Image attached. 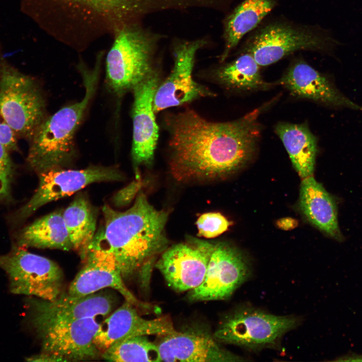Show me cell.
Instances as JSON below:
<instances>
[{
  "label": "cell",
  "mask_w": 362,
  "mask_h": 362,
  "mask_svg": "<svg viewBox=\"0 0 362 362\" xmlns=\"http://www.w3.org/2000/svg\"><path fill=\"white\" fill-rule=\"evenodd\" d=\"M299 207L317 228L337 240H342L334 200L312 176L303 178L301 182Z\"/></svg>",
  "instance_id": "cell-21"
},
{
  "label": "cell",
  "mask_w": 362,
  "mask_h": 362,
  "mask_svg": "<svg viewBox=\"0 0 362 362\" xmlns=\"http://www.w3.org/2000/svg\"><path fill=\"white\" fill-rule=\"evenodd\" d=\"M341 45L329 31L319 26L280 21L258 28L247 40L244 53L250 54L260 66H265L299 50L330 55Z\"/></svg>",
  "instance_id": "cell-5"
},
{
  "label": "cell",
  "mask_w": 362,
  "mask_h": 362,
  "mask_svg": "<svg viewBox=\"0 0 362 362\" xmlns=\"http://www.w3.org/2000/svg\"><path fill=\"white\" fill-rule=\"evenodd\" d=\"M111 361H161L157 344L146 335H139L117 342L102 352Z\"/></svg>",
  "instance_id": "cell-27"
},
{
  "label": "cell",
  "mask_w": 362,
  "mask_h": 362,
  "mask_svg": "<svg viewBox=\"0 0 362 362\" xmlns=\"http://www.w3.org/2000/svg\"><path fill=\"white\" fill-rule=\"evenodd\" d=\"M292 163L302 178L312 176L317 151V140L306 123L280 122L275 128Z\"/></svg>",
  "instance_id": "cell-22"
},
{
  "label": "cell",
  "mask_w": 362,
  "mask_h": 362,
  "mask_svg": "<svg viewBox=\"0 0 362 362\" xmlns=\"http://www.w3.org/2000/svg\"><path fill=\"white\" fill-rule=\"evenodd\" d=\"M251 273L250 263L240 250L226 242L214 243L204 279L190 290L189 298L193 301L227 299Z\"/></svg>",
  "instance_id": "cell-10"
},
{
  "label": "cell",
  "mask_w": 362,
  "mask_h": 362,
  "mask_svg": "<svg viewBox=\"0 0 362 362\" xmlns=\"http://www.w3.org/2000/svg\"><path fill=\"white\" fill-rule=\"evenodd\" d=\"M19 245L26 247L72 249L62 212L55 211L38 219L26 227L18 237Z\"/></svg>",
  "instance_id": "cell-24"
},
{
  "label": "cell",
  "mask_w": 362,
  "mask_h": 362,
  "mask_svg": "<svg viewBox=\"0 0 362 362\" xmlns=\"http://www.w3.org/2000/svg\"><path fill=\"white\" fill-rule=\"evenodd\" d=\"M38 187L30 200L19 210V220L28 218L42 206L69 196L94 183L119 181L122 173L116 168L91 166L79 170L54 169L39 174Z\"/></svg>",
  "instance_id": "cell-13"
},
{
  "label": "cell",
  "mask_w": 362,
  "mask_h": 362,
  "mask_svg": "<svg viewBox=\"0 0 362 362\" xmlns=\"http://www.w3.org/2000/svg\"><path fill=\"white\" fill-rule=\"evenodd\" d=\"M24 9L57 40L82 48L129 25L138 0H23Z\"/></svg>",
  "instance_id": "cell-3"
},
{
  "label": "cell",
  "mask_w": 362,
  "mask_h": 362,
  "mask_svg": "<svg viewBox=\"0 0 362 362\" xmlns=\"http://www.w3.org/2000/svg\"><path fill=\"white\" fill-rule=\"evenodd\" d=\"M102 210L104 228L95 234L90 246L104 248L113 255L124 280L137 272L139 277L149 276L152 262L168 247L165 227L168 213L155 209L142 192L124 212L107 205Z\"/></svg>",
  "instance_id": "cell-2"
},
{
  "label": "cell",
  "mask_w": 362,
  "mask_h": 362,
  "mask_svg": "<svg viewBox=\"0 0 362 362\" xmlns=\"http://www.w3.org/2000/svg\"><path fill=\"white\" fill-rule=\"evenodd\" d=\"M216 76L221 84L236 90H266L273 85L262 79L260 66L248 53H243L221 66L216 71Z\"/></svg>",
  "instance_id": "cell-26"
},
{
  "label": "cell",
  "mask_w": 362,
  "mask_h": 362,
  "mask_svg": "<svg viewBox=\"0 0 362 362\" xmlns=\"http://www.w3.org/2000/svg\"><path fill=\"white\" fill-rule=\"evenodd\" d=\"M84 260V266L69 287V295L82 297L110 288L118 291L126 301L134 306L147 307L127 288L113 255L108 250L90 246Z\"/></svg>",
  "instance_id": "cell-17"
},
{
  "label": "cell",
  "mask_w": 362,
  "mask_h": 362,
  "mask_svg": "<svg viewBox=\"0 0 362 362\" xmlns=\"http://www.w3.org/2000/svg\"><path fill=\"white\" fill-rule=\"evenodd\" d=\"M276 4L275 0H244L234 10L225 20L222 61L246 34L260 24Z\"/></svg>",
  "instance_id": "cell-23"
},
{
  "label": "cell",
  "mask_w": 362,
  "mask_h": 362,
  "mask_svg": "<svg viewBox=\"0 0 362 362\" xmlns=\"http://www.w3.org/2000/svg\"><path fill=\"white\" fill-rule=\"evenodd\" d=\"M72 249L85 258L95 236L97 215L87 198L80 195L62 212Z\"/></svg>",
  "instance_id": "cell-25"
},
{
  "label": "cell",
  "mask_w": 362,
  "mask_h": 362,
  "mask_svg": "<svg viewBox=\"0 0 362 362\" xmlns=\"http://www.w3.org/2000/svg\"><path fill=\"white\" fill-rule=\"evenodd\" d=\"M134 306L126 301L100 323L94 341L101 353L113 344L128 338L150 335L162 337L176 331L168 317L146 319Z\"/></svg>",
  "instance_id": "cell-19"
},
{
  "label": "cell",
  "mask_w": 362,
  "mask_h": 362,
  "mask_svg": "<svg viewBox=\"0 0 362 362\" xmlns=\"http://www.w3.org/2000/svg\"><path fill=\"white\" fill-rule=\"evenodd\" d=\"M157 344L161 361L226 362L246 359L222 347L201 331H178L162 336Z\"/></svg>",
  "instance_id": "cell-20"
},
{
  "label": "cell",
  "mask_w": 362,
  "mask_h": 362,
  "mask_svg": "<svg viewBox=\"0 0 362 362\" xmlns=\"http://www.w3.org/2000/svg\"><path fill=\"white\" fill-rule=\"evenodd\" d=\"M154 70L133 89L132 156L137 178L138 166L152 163L158 138V127L153 109V100L159 84Z\"/></svg>",
  "instance_id": "cell-15"
},
{
  "label": "cell",
  "mask_w": 362,
  "mask_h": 362,
  "mask_svg": "<svg viewBox=\"0 0 362 362\" xmlns=\"http://www.w3.org/2000/svg\"><path fill=\"white\" fill-rule=\"evenodd\" d=\"M300 323L293 315H277L242 305L225 316L213 336L219 343L258 351L278 348L284 335Z\"/></svg>",
  "instance_id": "cell-6"
},
{
  "label": "cell",
  "mask_w": 362,
  "mask_h": 362,
  "mask_svg": "<svg viewBox=\"0 0 362 362\" xmlns=\"http://www.w3.org/2000/svg\"><path fill=\"white\" fill-rule=\"evenodd\" d=\"M196 225L199 236L211 238L225 232L230 223L220 213L209 212L202 214L198 218Z\"/></svg>",
  "instance_id": "cell-28"
},
{
  "label": "cell",
  "mask_w": 362,
  "mask_h": 362,
  "mask_svg": "<svg viewBox=\"0 0 362 362\" xmlns=\"http://www.w3.org/2000/svg\"><path fill=\"white\" fill-rule=\"evenodd\" d=\"M100 323L96 318L33 326L41 343V352L58 361L96 359L101 352L94 340Z\"/></svg>",
  "instance_id": "cell-11"
},
{
  "label": "cell",
  "mask_w": 362,
  "mask_h": 362,
  "mask_svg": "<svg viewBox=\"0 0 362 362\" xmlns=\"http://www.w3.org/2000/svg\"><path fill=\"white\" fill-rule=\"evenodd\" d=\"M8 150L0 141V201L9 193L13 167Z\"/></svg>",
  "instance_id": "cell-29"
},
{
  "label": "cell",
  "mask_w": 362,
  "mask_h": 362,
  "mask_svg": "<svg viewBox=\"0 0 362 362\" xmlns=\"http://www.w3.org/2000/svg\"><path fill=\"white\" fill-rule=\"evenodd\" d=\"M278 225L283 229H289L294 228L296 224V221H294V219L289 218L281 219V220L279 221Z\"/></svg>",
  "instance_id": "cell-32"
},
{
  "label": "cell",
  "mask_w": 362,
  "mask_h": 362,
  "mask_svg": "<svg viewBox=\"0 0 362 362\" xmlns=\"http://www.w3.org/2000/svg\"><path fill=\"white\" fill-rule=\"evenodd\" d=\"M0 141L8 151L18 149L16 134L0 112Z\"/></svg>",
  "instance_id": "cell-31"
},
{
  "label": "cell",
  "mask_w": 362,
  "mask_h": 362,
  "mask_svg": "<svg viewBox=\"0 0 362 362\" xmlns=\"http://www.w3.org/2000/svg\"><path fill=\"white\" fill-rule=\"evenodd\" d=\"M39 85L0 55V112L15 134L29 139L46 116Z\"/></svg>",
  "instance_id": "cell-7"
},
{
  "label": "cell",
  "mask_w": 362,
  "mask_h": 362,
  "mask_svg": "<svg viewBox=\"0 0 362 362\" xmlns=\"http://www.w3.org/2000/svg\"><path fill=\"white\" fill-rule=\"evenodd\" d=\"M101 60L99 56L92 69L80 65L85 87L83 98L46 117L31 138L27 161L38 174L63 168L72 161L75 132L95 93Z\"/></svg>",
  "instance_id": "cell-4"
},
{
  "label": "cell",
  "mask_w": 362,
  "mask_h": 362,
  "mask_svg": "<svg viewBox=\"0 0 362 362\" xmlns=\"http://www.w3.org/2000/svg\"><path fill=\"white\" fill-rule=\"evenodd\" d=\"M113 36L106 59V82L114 94L121 97L154 71L153 45L148 37L130 25Z\"/></svg>",
  "instance_id": "cell-8"
},
{
  "label": "cell",
  "mask_w": 362,
  "mask_h": 362,
  "mask_svg": "<svg viewBox=\"0 0 362 362\" xmlns=\"http://www.w3.org/2000/svg\"><path fill=\"white\" fill-rule=\"evenodd\" d=\"M204 44L203 40H196L181 44L175 48L173 69L164 81L159 84L154 95L155 113L213 95L195 81L192 75L196 52Z\"/></svg>",
  "instance_id": "cell-14"
},
{
  "label": "cell",
  "mask_w": 362,
  "mask_h": 362,
  "mask_svg": "<svg viewBox=\"0 0 362 362\" xmlns=\"http://www.w3.org/2000/svg\"><path fill=\"white\" fill-rule=\"evenodd\" d=\"M214 247V243L189 237L167 247L155 265L173 289L190 291L203 282Z\"/></svg>",
  "instance_id": "cell-12"
},
{
  "label": "cell",
  "mask_w": 362,
  "mask_h": 362,
  "mask_svg": "<svg viewBox=\"0 0 362 362\" xmlns=\"http://www.w3.org/2000/svg\"><path fill=\"white\" fill-rule=\"evenodd\" d=\"M28 302L33 326L106 316L115 304L112 296L104 292L82 297L62 293L53 300L32 298Z\"/></svg>",
  "instance_id": "cell-16"
},
{
  "label": "cell",
  "mask_w": 362,
  "mask_h": 362,
  "mask_svg": "<svg viewBox=\"0 0 362 362\" xmlns=\"http://www.w3.org/2000/svg\"><path fill=\"white\" fill-rule=\"evenodd\" d=\"M266 104L232 121H208L187 109L169 116V171L182 183L225 178L246 165L260 140L259 115Z\"/></svg>",
  "instance_id": "cell-1"
},
{
  "label": "cell",
  "mask_w": 362,
  "mask_h": 362,
  "mask_svg": "<svg viewBox=\"0 0 362 362\" xmlns=\"http://www.w3.org/2000/svg\"><path fill=\"white\" fill-rule=\"evenodd\" d=\"M18 245L0 255V268L7 274L12 293L53 300L63 292L64 276L54 261Z\"/></svg>",
  "instance_id": "cell-9"
},
{
  "label": "cell",
  "mask_w": 362,
  "mask_h": 362,
  "mask_svg": "<svg viewBox=\"0 0 362 362\" xmlns=\"http://www.w3.org/2000/svg\"><path fill=\"white\" fill-rule=\"evenodd\" d=\"M143 185L142 181L136 178L127 186L120 190L113 197V203L118 207L126 206L132 201Z\"/></svg>",
  "instance_id": "cell-30"
},
{
  "label": "cell",
  "mask_w": 362,
  "mask_h": 362,
  "mask_svg": "<svg viewBox=\"0 0 362 362\" xmlns=\"http://www.w3.org/2000/svg\"><path fill=\"white\" fill-rule=\"evenodd\" d=\"M277 83L298 98L334 108L362 111V106L344 96L328 77L301 59L293 62Z\"/></svg>",
  "instance_id": "cell-18"
}]
</instances>
